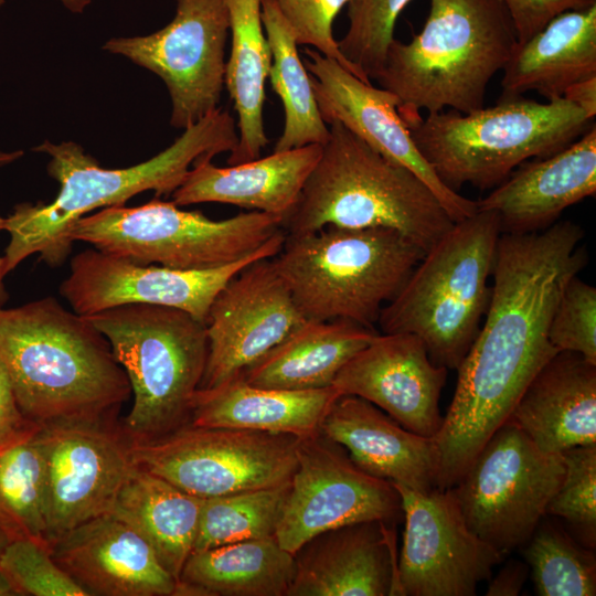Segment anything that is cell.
Here are the masks:
<instances>
[{
	"label": "cell",
	"mask_w": 596,
	"mask_h": 596,
	"mask_svg": "<svg viewBox=\"0 0 596 596\" xmlns=\"http://www.w3.org/2000/svg\"><path fill=\"white\" fill-rule=\"evenodd\" d=\"M583 235L571 221L542 232L500 234L486 320L457 369L454 398L435 437L437 488L457 483L532 379L560 352L549 327L564 287L586 263Z\"/></svg>",
	"instance_id": "cell-1"
},
{
	"label": "cell",
	"mask_w": 596,
	"mask_h": 596,
	"mask_svg": "<svg viewBox=\"0 0 596 596\" xmlns=\"http://www.w3.org/2000/svg\"><path fill=\"white\" fill-rule=\"evenodd\" d=\"M237 125L228 110L217 107L187 127L167 149L141 163L105 169L73 141L49 140L33 151L50 156L47 173L60 184L49 203H21L6 217L10 235L4 252L7 273L39 254L49 266H61L72 252L75 223L96 209L124 205L134 195L151 190L172 194L200 159L232 152L238 143Z\"/></svg>",
	"instance_id": "cell-2"
},
{
	"label": "cell",
	"mask_w": 596,
	"mask_h": 596,
	"mask_svg": "<svg viewBox=\"0 0 596 596\" xmlns=\"http://www.w3.org/2000/svg\"><path fill=\"white\" fill-rule=\"evenodd\" d=\"M0 358L22 414L39 426L115 418L131 394L105 336L53 297L0 306Z\"/></svg>",
	"instance_id": "cell-3"
},
{
	"label": "cell",
	"mask_w": 596,
	"mask_h": 596,
	"mask_svg": "<svg viewBox=\"0 0 596 596\" xmlns=\"http://www.w3.org/2000/svg\"><path fill=\"white\" fill-rule=\"evenodd\" d=\"M428 1L421 32L408 43L394 39L375 77L397 98L406 126L422 117V109L469 114L483 108L490 81L518 43L502 0Z\"/></svg>",
	"instance_id": "cell-4"
},
{
	"label": "cell",
	"mask_w": 596,
	"mask_h": 596,
	"mask_svg": "<svg viewBox=\"0 0 596 596\" xmlns=\"http://www.w3.org/2000/svg\"><path fill=\"white\" fill-rule=\"evenodd\" d=\"M328 125L330 136L320 158L281 221L285 233L387 227L428 252L455 223L434 192L341 123Z\"/></svg>",
	"instance_id": "cell-5"
},
{
	"label": "cell",
	"mask_w": 596,
	"mask_h": 596,
	"mask_svg": "<svg viewBox=\"0 0 596 596\" xmlns=\"http://www.w3.org/2000/svg\"><path fill=\"white\" fill-rule=\"evenodd\" d=\"M594 124L564 97L539 103L519 96L469 114L428 113L407 128L438 179L458 192L464 184L499 185L529 159L562 150Z\"/></svg>",
	"instance_id": "cell-6"
},
{
	"label": "cell",
	"mask_w": 596,
	"mask_h": 596,
	"mask_svg": "<svg viewBox=\"0 0 596 596\" xmlns=\"http://www.w3.org/2000/svg\"><path fill=\"white\" fill-rule=\"evenodd\" d=\"M500 234L489 211L455 222L381 310L382 333L414 334L435 364L457 370L488 308Z\"/></svg>",
	"instance_id": "cell-7"
},
{
	"label": "cell",
	"mask_w": 596,
	"mask_h": 596,
	"mask_svg": "<svg viewBox=\"0 0 596 596\" xmlns=\"http://www.w3.org/2000/svg\"><path fill=\"white\" fill-rule=\"evenodd\" d=\"M425 252L387 227L326 226L288 235L274 264L307 320L374 329Z\"/></svg>",
	"instance_id": "cell-8"
},
{
	"label": "cell",
	"mask_w": 596,
	"mask_h": 596,
	"mask_svg": "<svg viewBox=\"0 0 596 596\" xmlns=\"http://www.w3.org/2000/svg\"><path fill=\"white\" fill-rule=\"evenodd\" d=\"M84 317L108 340L129 380L134 402L121 423L128 439L149 441L187 425L206 364L205 323L148 304Z\"/></svg>",
	"instance_id": "cell-9"
},
{
	"label": "cell",
	"mask_w": 596,
	"mask_h": 596,
	"mask_svg": "<svg viewBox=\"0 0 596 596\" xmlns=\"http://www.w3.org/2000/svg\"><path fill=\"white\" fill-rule=\"evenodd\" d=\"M281 219L257 211L212 220L158 199L134 207L108 206L79 219L73 242L131 262L203 270L235 263L281 231Z\"/></svg>",
	"instance_id": "cell-10"
},
{
	"label": "cell",
	"mask_w": 596,
	"mask_h": 596,
	"mask_svg": "<svg viewBox=\"0 0 596 596\" xmlns=\"http://www.w3.org/2000/svg\"><path fill=\"white\" fill-rule=\"evenodd\" d=\"M564 471L561 454L542 451L507 421L450 489L468 528L503 557L529 541Z\"/></svg>",
	"instance_id": "cell-11"
},
{
	"label": "cell",
	"mask_w": 596,
	"mask_h": 596,
	"mask_svg": "<svg viewBox=\"0 0 596 596\" xmlns=\"http://www.w3.org/2000/svg\"><path fill=\"white\" fill-rule=\"evenodd\" d=\"M298 438L187 424L160 438L131 443L136 466L206 499L288 483Z\"/></svg>",
	"instance_id": "cell-12"
},
{
	"label": "cell",
	"mask_w": 596,
	"mask_h": 596,
	"mask_svg": "<svg viewBox=\"0 0 596 596\" xmlns=\"http://www.w3.org/2000/svg\"><path fill=\"white\" fill-rule=\"evenodd\" d=\"M297 465L275 538L291 554L312 538L349 524L403 517L391 481L360 469L347 450L320 433L298 439Z\"/></svg>",
	"instance_id": "cell-13"
},
{
	"label": "cell",
	"mask_w": 596,
	"mask_h": 596,
	"mask_svg": "<svg viewBox=\"0 0 596 596\" xmlns=\"http://www.w3.org/2000/svg\"><path fill=\"white\" fill-rule=\"evenodd\" d=\"M175 1V15L163 29L110 39L103 50L158 75L170 94V124L184 130L219 107L230 19L224 0Z\"/></svg>",
	"instance_id": "cell-14"
},
{
	"label": "cell",
	"mask_w": 596,
	"mask_h": 596,
	"mask_svg": "<svg viewBox=\"0 0 596 596\" xmlns=\"http://www.w3.org/2000/svg\"><path fill=\"white\" fill-rule=\"evenodd\" d=\"M115 418L41 426L46 540L110 513L135 467L131 441Z\"/></svg>",
	"instance_id": "cell-15"
},
{
	"label": "cell",
	"mask_w": 596,
	"mask_h": 596,
	"mask_svg": "<svg viewBox=\"0 0 596 596\" xmlns=\"http://www.w3.org/2000/svg\"><path fill=\"white\" fill-rule=\"evenodd\" d=\"M397 489L405 520L392 595L473 596L502 556L467 525L451 489Z\"/></svg>",
	"instance_id": "cell-16"
},
{
	"label": "cell",
	"mask_w": 596,
	"mask_h": 596,
	"mask_svg": "<svg viewBox=\"0 0 596 596\" xmlns=\"http://www.w3.org/2000/svg\"><path fill=\"white\" fill-rule=\"evenodd\" d=\"M286 233L272 236L253 254L225 266L203 270L142 265L96 248L78 253L60 287L74 312L91 316L127 304L183 310L205 323L210 306L224 285L251 263L272 258Z\"/></svg>",
	"instance_id": "cell-17"
},
{
	"label": "cell",
	"mask_w": 596,
	"mask_h": 596,
	"mask_svg": "<svg viewBox=\"0 0 596 596\" xmlns=\"http://www.w3.org/2000/svg\"><path fill=\"white\" fill-rule=\"evenodd\" d=\"M306 321L273 257L251 263L210 306L207 358L199 389H212L238 375Z\"/></svg>",
	"instance_id": "cell-18"
},
{
	"label": "cell",
	"mask_w": 596,
	"mask_h": 596,
	"mask_svg": "<svg viewBox=\"0 0 596 596\" xmlns=\"http://www.w3.org/2000/svg\"><path fill=\"white\" fill-rule=\"evenodd\" d=\"M305 54L304 64L326 124L341 123L383 157L413 171L429 187L454 222L478 211L476 201L445 185L422 157L392 93L363 82L316 50L307 49Z\"/></svg>",
	"instance_id": "cell-19"
},
{
	"label": "cell",
	"mask_w": 596,
	"mask_h": 596,
	"mask_svg": "<svg viewBox=\"0 0 596 596\" xmlns=\"http://www.w3.org/2000/svg\"><path fill=\"white\" fill-rule=\"evenodd\" d=\"M446 376L447 369L430 360L416 336L377 333L341 368L332 386L369 401L409 432L436 437Z\"/></svg>",
	"instance_id": "cell-20"
},
{
	"label": "cell",
	"mask_w": 596,
	"mask_h": 596,
	"mask_svg": "<svg viewBox=\"0 0 596 596\" xmlns=\"http://www.w3.org/2000/svg\"><path fill=\"white\" fill-rule=\"evenodd\" d=\"M49 546L55 562L88 596L177 594V579L150 545L113 513L73 528Z\"/></svg>",
	"instance_id": "cell-21"
},
{
	"label": "cell",
	"mask_w": 596,
	"mask_h": 596,
	"mask_svg": "<svg viewBox=\"0 0 596 596\" xmlns=\"http://www.w3.org/2000/svg\"><path fill=\"white\" fill-rule=\"evenodd\" d=\"M596 194V125L562 150L517 168L478 211L497 215L501 233L525 234L552 225L568 206Z\"/></svg>",
	"instance_id": "cell-22"
},
{
	"label": "cell",
	"mask_w": 596,
	"mask_h": 596,
	"mask_svg": "<svg viewBox=\"0 0 596 596\" xmlns=\"http://www.w3.org/2000/svg\"><path fill=\"white\" fill-rule=\"evenodd\" d=\"M394 524L365 521L323 532L295 554L287 596L392 595L397 570Z\"/></svg>",
	"instance_id": "cell-23"
},
{
	"label": "cell",
	"mask_w": 596,
	"mask_h": 596,
	"mask_svg": "<svg viewBox=\"0 0 596 596\" xmlns=\"http://www.w3.org/2000/svg\"><path fill=\"white\" fill-rule=\"evenodd\" d=\"M320 434L342 446L364 472L419 492L437 488L435 437L409 432L381 408L355 395H340Z\"/></svg>",
	"instance_id": "cell-24"
},
{
	"label": "cell",
	"mask_w": 596,
	"mask_h": 596,
	"mask_svg": "<svg viewBox=\"0 0 596 596\" xmlns=\"http://www.w3.org/2000/svg\"><path fill=\"white\" fill-rule=\"evenodd\" d=\"M545 453L596 444V364L560 351L536 373L509 419Z\"/></svg>",
	"instance_id": "cell-25"
},
{
	"label": "cell",
	"mask_w": 596,
	"mask_h": 596,
	"mask_svg": "<svg viewBox=\"0 0 596 596\" xmlns=\"http://www.w3.org/2000/svg\"><path fill=\"white\" fill-rule=\"evenodd\" d=\"M321 151L322 146L313 143L226 168L214 166L212 159H200L172 193V201L179 206L232 204L283 221L295 206Z\"/></svg>",
	"instance_id": "cell-26"
},
{
	"label": "cell",
	"mask_w": 596,
	"mask_h": 596,
	"mask_svg": "<svg viewBox=\"0 0 596 596\" xmlns=\"http://www.w3.org/2000/svg\"><path fill=\"white\" fill-rule=\"evenodd\" d=\"M341 394L333 387L292 391L259 387L241 376L212 389H199L188 424L291 435L320 433L321 423Z\"/></svg>",
	"instance_id": "cell-27"
},
{
	"label": "cell",
	"mask_w": 596,
	"mask_h": 596,
	"mask_svg": "<svg viewBox=\"0 0 596 596\" xmlns=\"http://www.w3.org/2000/svg\"><path fill=\"white\" fill-rule=\"evenodd\" d=\"M501 96L509 99L535 91L547 100L596 76V4L563 12L523 43L504 65Z\"/></svg>",
	"instance_id": "cell-28"
},
{
	"label": "cell",
	"mask_w": 596,
	"mask_h": 596,
	"mask_svg": "<svg viewBox=\"0 0 596 596\" xmlns=\"http://www.w3.org/2000/svg\"><path fill=\"white\" fill-rule=\"evenodd\" d=\"M377 333L348 320H307L238 376L259 387H329L341 368Z\"/></svg>",
	"instance_id": "cell-29"
},
{
	"label": "cell",
	"mask_w": 596,
	"mask_h": 596,
	"mask_svg": "<svg viewBox=\"0 0 596 596\" xmlns=\"http://www.w3.org/2000/svg\"><path fill=\"white\" fill-rule=\"evenodd\" d=\"M203 501L135 465L110 513L137 531L179 582L194 547Z\"/></svg>",
	"instance_id": "cell-30"
},
{
	"label": "cell",
	"mask_w": 596,
	"mask_h": 596,
	"mask_svg": "<svg viewBox=\"0 0 596 596\" xmlns=\"http://www.w3.org/2000/svg\"><path fill=\"white\" fill-rule=\"evenodd\" d=\"M296 558L275 536L193 552L175 596H287Z\"/></svg>",
	"instance_id": "cell-31"
},
{
	"label": "cell",
	"mask_w": 596,
	"mask_h": 596,
	"mask_svg": "<svg viewBox=\"0 0 596 596\" xmlns=\"http://www.w3.org/2000/svg\"><path fill=\"white\" fill-rule=\"evenodd\" d=\"M230 19L231 53L224 85L237 113L238 143L230 152V166L260 157L268 138L264 126L265 83L272 53L264 34L262 0H224Z\"/></svg>",
	"instance_id": "cell-32"
},
{
	"label": "cell",
	"mask_w": 596,
	"mask_h": 596,
	"mask_svg": "<svg viewBox=\"0 0 596 596\" xmlns=\"http://www.w3.org/2000/svg\"><path fill=\"white\" fill-rule=\"evenodd\" d=\"M260 15L272 53L268 77L285 111L284 130L274 151L313 143L323 146L330 130L320 114L310 75L299 56L292 30L276 0H262Z\"/></svg>",
	"instance_id": "cell-33"
},
{
	"label": "cell",
	"mask_w": 596,
	"mask_h": 596,
	"mask_svg": "<svg viewBox=\"0 0 596 596\" xmlns=\"http://www.w3.org/2000/svg\"><path fill=\"white\" fill-rule=\"evenodd\" d=\"M0 446V529L9 540H46L45 465L36 436Z\"/></svg>",
	"instance_id": "cell-34"
},
{
	"label": "cell",
	"mask_w": 596,
	"mask_h": 596,
	"mask_svg": "<svg viewBox=\"0 0 596 596\" xmlns=\"http://www.w3.org/2000/svg\"><path fill=\"white\" fill-rule=\"evenodd\" d=\"M289 482L204 499L192 553L275 536Z\"/></svg>",
	"instance_id": "cell-35"
},
{
	"label": "cell",
	"mask_w": 596,
	"mask_h": 596,
	"mask_svg": "<svg viewBox=\"0 0 596 596\" xmlns=\"http://www.w3.org/2000/svg\"><path fill=\"white\" fill-rule=\"evenodd\" d=\"M524 557L539 596H594V552L554 524L539 523L524 544Z\"/></svg>",
	"instance_id": "cell-36"
},
{
	"label": "cell",
	"mask_w": 596,
	"mask_h": 596,
	"mask_svg": "<svg viewBox=\"0 0 596 596\" xmlns=\"http://www.w3.org/2000/svg\"><path fill=\"white\" fill-rule=\"evenodd\" d=\"M409 1L349 0V28L338 46L370 81L382 70L397 18Z\"/></svg>",
	"instance_id": "cell-37"
},
{
	"label": "cell",
	"mask_w": 596,
	"mask_h": 596,
	"mask_svg": "<svg viewBox=\"0 0 596 596\" xmlns=\"http://www.w3.org/2000/svg\"><path fill=\"white\" fill-rule=\"evenodd\" d=\"M565 471L551 499L546 514L564 519L578 542L594 549L596 543V444L561 453Z\"/></svg>",
	"instance_id": "cell-38"
},
{
	"label": "cell",
	"mask_w": 596,
	"mask_h": 596,
	"mask_svg": "<svg viewBox=\"0 0 596 596\" xmlns=\"http://www.w3.org/2000/svg\"><path fill=\"white\" fill-rule=\"evenodd\" d=\"M0 576L14 596H88L55 562L49 544L32 539L8 542L0 555Z\"/></svg>",
	"instance_id": "cell-39"
},
{
	"label": "cell",
	"mask_w": 596,
	"mask_h": 596,
	"mask_svg": "<svg viewBox=\"0 0 596 596\" xmlns=\"http://www.w3.org/2000/svg\"><path fill=\"white\" fill-rule=\"evenodd\" d=\"M549 340L558 351L596 364V288L577 275L564 287L550 327Z\"/></svg>",
	"instance_id": "cell-40"
},
{
	"label": "cell",
	"mask_w": 596,
	"mask_h": 596,
	"mask_svg": "<svg viewBox=\"0 0 596 596\" xmlns=\"http://www.w3.org/2000/svg\"><path fill=\"white\" fill-rule=\"evenodd\" d=\"M297 44L310 45L365 83L371 81L340 52L333 22L349 0H276Z\"/></svg>",
	"instance_id": "cell-41"
},
{
	"label": "cell",
	"mask_w": 596,
	"mask_h": 596,
	"mask_svg": "<svg viewBox=\"0 0 596 596\" xmlns=\"http://www.w3.org/2000/svg\"><path fill=\"white\" fill-rule=\"evenodd\" d=\"M513 21L518 43L541 31L556 15L596 4V0H502Z\"/></svg>",
	"instance_id": "cell-42"
},
{
	"label": "cell",
	"mask_w": 596,
	"mask_h": 596,
	"mask_svg": "<svg viewBox=\"0 0 596 596\" xmlns=\"http://www.w3.org/2000/svg\"><path fill=\"white\" fill-rule=\"evenodd\" d=\"M40 427L22 414L9 371L0 358V446L18 441Z\"/></svg>",
	"instance_id": "cell-43"
},
{
	"label": "cell",
	"mask_w": 596,
	"mask_h": 596,
	"mask_svg": "<svg viewBox=\"0 0 596 596\" xmlns=\"http://www.w3.org/2000/svg\"><path fill=\"white\" fill-rule=\"evenodd\" d=\"M528 563L517 560L509 561L491 579L487 588V596H517L520 594L529 576Z\"/></svg>",
	"instance_id": "cell-44"
},
{
	"label": "cell",
	"mask_w": 596,
	"mask_h": 596,
	"mask_svg": "<svg viewBox=\"0 0 596 596\" xmlns=\"http://www.w3.org/2000/svg\"><path fill=\"white\" fill-rule=\"evenodd\" d=\"M563 97L583 109L595 119L596 115V76L570 86Z\"/></svg>",
	"instance_id": "cell-45"
},
{
	"label": "cell",
	"mask_w": 596,
	"mask_h": 596,
	"mask_svg": "<svg viewBox=\"0 0 596 596\" xmlns=\"http://www.w3.org/2000/svg\"><path fill=\"white\" fill-rule=\"evenodd\" d=\"M6 217L0 215V230H4ZM6 259L0 257V306L7 300V292L3 285V278L7 275Z\"/></svg>",
	"instance_id": "cell-46"
},
{
	"label": "cell",
	"mask_w": 596,
	"mask_h": 596,
	"mask_svg": "<svg viewBox=\"0 0 596 596\" xmlns=\"http://www.w3.org/2000/svg\"><path fill=\"white\" fill-rule=\"evenodd\" d=\"M70 11L74 13H82L92 0H58Z\"/></svg>",
	"instance_id": "cell-47"
},
{
	"label": "cell",
	"mask_w": 596,
	"mask_h": 596,
	"mask_svg": "<svg viewBox=\"0 0 596 596\" xmlns=\"http://www.w3.org/2000/svg\"><path fill=\"white\" fill-rule=\"evenodd\" d=\"M23 156V151H2L0 150V167L12 163Z\"/></svg>",
	"instance_id": "cell-48"
},
{
	"label": "cell",
	"mask_w": 596,
	"mask_h": 596,
	"mask_svg": "<svg viewBox=\"0 0 596 596\" xmlns=\"http://www.w3.org/2000/svg\"><path fill=\"white\" fill-rule=\"evenodd\" d=\"M0 596H14L8 583L0 576Z\"/></svg>",
	"instance_id": "cell-49"
},
{
	"label": "cell",
	"mask_w": 596,
	"mask_h": 596,
	"mask_svg": "<svg viewBox=\"0 0 596 596\" xmlns=\"http://www.w3.org/2000/svg\"><path fill=\"white\" fill-rule=\"evenodd\" d=\"M9 541L8 535L0 529V555Z\"/></svg>",
	"instance_id": "cell-50"
},
{
	"label": "cell",
	"mask_w": 596,
	"mask_h": 596,
	"mask_svg": "<svg viewBox=\"0 0 596 596\" xmlns=\"http://www.w3.org/2000/svg\"><path fill=\"white\" fill-rule=\"evenodd\" d=\"M4 3V0H0V7Z\"/></svg>",
	"instance_id": "cell-51"
}]
</instances>
